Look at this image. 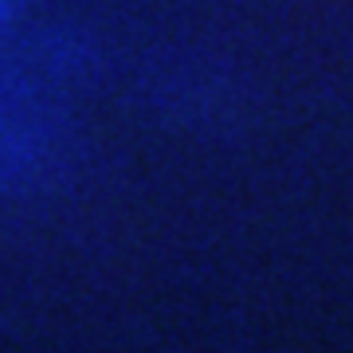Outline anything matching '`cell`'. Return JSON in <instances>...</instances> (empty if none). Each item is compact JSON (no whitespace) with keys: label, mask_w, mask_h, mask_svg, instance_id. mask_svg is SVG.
<instances>
[{"label":"cell","mask_w":353,"mask_h":353,"mask_svg":"<svg viewBox=\"0 0 353 353\" xmlns=\"http://www.w3.org/2000/svg\"><path fill=\"white\" fill-rule=\"evenodd\" d=\"M8 20V0H0V24Z\"/></svg>","instance_id":"1"}]
</instances>
